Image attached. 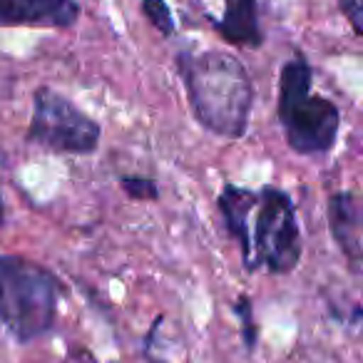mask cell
<instances>
[{
  "label": "cell",
  "instance_id": "1",
  "mask_svg": "<svg viewBox=\"0 0 363 363\" xmlns=\"http://www.w3.org/2000/svg\"><path fill=\"white\" fill-rule=\"evenodd\" d=\"M177 67L199 125L224 140L244 137L254 87L239 57L222 50H182Z\"/></svg>",
  "mask_w": 363,
  "mask_h": 363
},
{
  "label": "cell",
  "instance_id": "2",
  "mask_svg": "<svg viewBox=\"0 0 363 363\" xmlns=\"http://www.w3.org/2000/svg\"><path fill=\"white\" fill-rule=\"evenodd\" d=\"M313 72L303 55H294L279 75V122L286 142L298 155H326L333 150L341 112L331 100L311 90Z\"/></svg>",
  "mask_w": 363,
  "mask_h": 363
},
{
  "label": "cell",
  "instance_id": "3",
  "mask_svg": "<svg viewBox=\"0 0 363 363\" xmlns=\"http://www.w3.org/2000/svg\"><path fill=\"white\" fill-rule=\"evenodd\" d=\"M55 277L40 264L0 254V323L28 343L55 326L57 318Z\"/></svg>",
  "mask_w": 363,
  "mask_h": 363
},
{
  "label": "cell",
  "instance_id": "4",
  "mask_svg": "<svg viewBox=\"0 0 363 363\" xmlns=\"http://www.w3.org/2000/svg\"><path fill=\"white\" fill-rule=\"evenodd\" d=\"M254 232L249 234V272L267 269L272 274H289L296 269L303 252L296 209L284 189L264 187L254 204Z\"/></svg>",
  "mask_w": 363,
  "mask_h": 363
},
{
  "label": "cell",
  "instance_id": "5",
  "mask_svg": "<svg viewBox=\"0 0 363 363\" xmlns=\"http://www.w3.org/2000/svg\"><path fill=\"white\" fill-rule=\"evenodd\" d=\"M100 125L65 95L40 87L33 97L28 142L57 155H90L100 145Z\"/></svg>",
  "mask_w": 363,
  "mask_h": 363
},
{
  "label": "cell",
  "instance_id": "6",
  "mask_svg": "<svg viewBox=\"0 0 363 363\" xmlns=\"http://www.w3.org/2000/svg\"><path fill=\"white\" fill-rule=\"evenodd\" d=\"M80 16L77 0H0V28H70Z\"/></svg>",
  "mask_w": 363,
  "mask_h": 363
},
{
  "label": "cell",
  "instance_id": "7",
  "mask_svg": "<svg viewBox=\"0 0 363 363\" xmlns=\"http://www.w3.org/2000/svg\"><path fill=\"white\" fill-rule=\"evenodd\" d=\"M361 202L353 192H336L328 199V229L341 249V254L348 259V267L353 272H361Z\"/></svg>",
  "mask_w": 363,
  "mask_h": 363
},
{
  "label": "cell",
  "instance_id": "8",
  "mask_svg": "<svg viewBox=\"0 0 363 363\" xmlns=\"http://www.w3.org/2000/svg\"><path fill=\"white\" fill-rule=\"evenodd\" d=\"M209 21L214 23V30L232 45L259 48L264 40L257 0H224V16L219 21Z\"/></svg>",
  "mask_w": 363,
  "mask_h": 363
},
{
  "label": "cell",
  "instance_id": "9",
  "mask_svg": "<svg viewBox=\"0 0 363 363\" xmlns=\"http://www.w3.org/2000/svg\"><path fill=\"white\" fill-rule=\"evenodd\" d=\"M219 212L224 219L227 234L242 249L244 264L249 262V219H252L254 204H257V192L237 187V184H224L217 197Z\"/></svg>",
  "mask_w": 363,
  "mask_h": 363
},
{
  "label": "cell",
  "instance_id": "10",
  "mask_svg": "<svg viewBox=\"0 0 363 363\" xmlns=\"http://www.w3.org/2000/svg\"><path fill=\"white\" fill-rule=\"evenodd\" d=\"M142 13L150 18V23L162 35H172L174 33V16H172L169 6H167L164 0H142Z\"/></svg>",
  "mask_w": 363,
  "mask_h": 363
},
{
  "label": "cell",
  "instance_id": "11",
  "mask_svg": "<svg viewBox=\"0 0 363 363\" xmlns=\"http://www.w3.org/2000/svg\"><path fill=\"white\" fill-rule=\"evenodd\" d=\"M122 189H125L127 197L137 199V202H150V199L160 197V189L152 179H145V177H122L120 179Z\"/></svg>",
  "mask_w": 363,
  "mask_h": 363
},
{
  "label": "cell",
  "instance_id": "12",
  "mask_svg": "<svg viewBox=\"0 0 363 363\" xmlns=\"http://www.w3.org/2000/svg\"><path fill=\"white\" fill-rule=\"evenodd\" d=\"M237 313L242 318V336H244V343L247 348L252 351L257 346V326H254V316H252V303H249L247 296H242L237 301Z\"/></svg>",
  "mask_w": 363,
  "mask_h": 363
},
{
  "label": "cell",
  "instance_id": "13",
  "mask_svg": "<svg viewBox=\"0 0 363 363\" xmlns=\"http://www.w3.org/2000/svg\"><path fill=\"white\" fill-rule=\"evenodd\" d=\"M338 8L348 18L353 33L361 35V23H363V0H338Z\"/></svg>",
  "mask_w": 363,
  "mask_h": 363
},
{
  "label": "cell",
  "instance_id": "14",
  "mask_svg": "<svg viewBox=\"0 0 363 363\" xmlns=\"http://www.w3.org/2000/svg\"><path fill=\"white\" fill-rule=\"evenodd\" d=\"M3 219H6V214H3V199H0V229H3Z\"/></svg>",
  "mask_w": 363,
  "mask_h": 363
},
{
  "label": "cell",
  "instance_id": "15",
  "mask_svg": "<svg viewBox=\"0 0 363 363\" xmlns=\"http://www.w3.org/2000/svg\"><path fill=\"white\" fill-rule=\"evenodd\" d=\"M157 363H160V361H157Z\"/></svg>",
  "mask_w": 363,
  "mask_h": 363
}]
</instances>
